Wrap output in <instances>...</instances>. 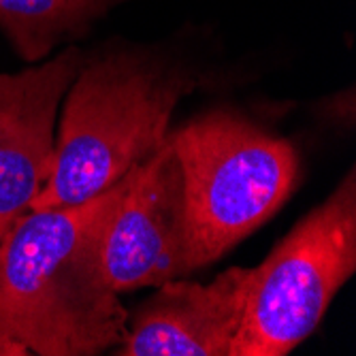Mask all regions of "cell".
<instances>
[{
	"label": "cell",
	"instance_id": "6da1fadb",
	"mask_svg": "<svg viewBox=\"0 0 356 356\" xmlns=\"http://www.w3.org/2000/svg\"><path fill=\"white\" fill-rule=\"evenodd\" d=\"M216 30L186 22L152 41L122 35L83 47L56 126L54 173L30 209L88 201L165 143L177 105L239 81Z\"/></svg>",
	"mask_w": 356,
	"mask_h": 356
},
{
	"label": "cell",
	"instance_id": "7a4b0ae2",
	"mask_svg": "<svg viewBox=\"0 0 356 356\" xmlns=\"http://www.w3.org/2000/svg\"><path fill=\"white\" fill-rule=\"evenodd\" d=\"M137 167L88 201L30 209L0 239L3 356H96L124 341L128 309L103 252Z\"/></svg>",
	"mask_w": 356,
	"mask_h": 356
},
{
	"label": "cell",
	"instance_id": "3957f363",
	"mask_svg": "<svg viewBox=\"0 0 356 356\" xmlns=\"http://www.w3.org/2000/svg\"><path fill=\"white\" fill-rule=\"evenodd\" d=\"M169 143L184 175L186 275L218 263L269 222L299 181V152L250 113L220 105L190 118Z\"/></svg>",
	"mask_w": 356,
	"mask_h": 356
},
{
	"label": "cell",
	"instance_id": "277c9868",
	"mask_svg": "<svg viewBox=\"0 0 356 356\" xmlns=\"http://www.w3.org/2000/svg\"><path fill=\"white\" fill-rule=\"evenodd\" d=\"M356 271V169L254 267L231 356H286L327 316Z\"/></svg>",
	"mask_w": 356,
	"mask_h": 356
},
{
	"label": "cell",
	"instance_id": "5b68a950",
	"mask_svg": "<svg viewBox=\"0 0 356 356\" xmlns=\"http://www.w3.org/2000/svg\"><path fill=\"white\" fill-rule=\"evenodd\" d=\"M81 60L83 47L67 45L17 73L0 71V239L54 173L60 105Z\"/></svg>",
	"mask_w": 356,
	"mask_h": 356
},
{
	"label": "cell",
	"instance_id": "8992f818",
	"mask_svg": "<svg viewBox=\"0 0 356 356\" xmlns=\"http://www.w3.org/2000/svg\"><path fill=\"white\" fill-rule=\"evenodd\" d=\"M184 175L169 137L143 165L105 237V267L118 295L184 277Z\"/></svg>",
	"mask_w": 356,
	"mask_h": 356
},
{
	"label": "cell",
	"instance_id": "52a82bcc",
	"mask_svg": "<svg viewBox=\"0 0 356 356\" xmlns=\"http://www.w3.org/2000/svg\"><path fill=\"white\" fill-rule=\"evenodd\" d=\"M254 267H231L209 284L169 280L128 312L118 356H231Z\"/></svg>",
	"mask_w": 356,
	"mask_h": 356
},
{
	"label": "cell",
	"instance_id": "ba28073f",
	"mask_svg": "<svg viewBox=\"0 0 356 356\" xmlns=\"http://www.w3.org/2000/svg\"><path fill=\"white\" fill-rule=\"evenodd\" d=\"M133 0H0V37L37 64L67 45H81L111 11Z\"/></svg>",
	"mask_w": 356,
	"mask_h": 356
},
{
	"label": "cell",
	"instance_id": "9c48e42d",
	"mask_svg": "<svg viewBox=\"0 0 356 356\" xmlns=\"http://www.w3.org/2000/svg\"><path fill=\"white\" fill-rule=\"evenodd\" d=\"M312 115L327 128L335 131H354V86L329 94L312 105Z\"/></svg>",
	"mask_w": 356,
	"mask_h": 356
}]
</instances>
